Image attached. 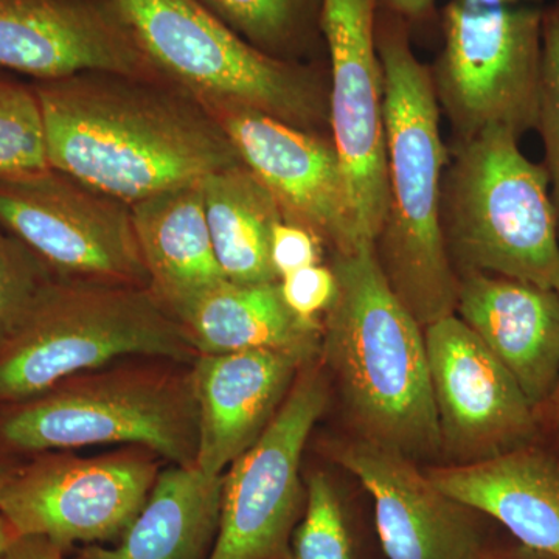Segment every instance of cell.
<instances>
[{"label": "cell", "mask_w": 559, "mask_h": 559, "mask_svg": "<svg viewBox=\"0 0 559 559\" xmlns=\"http://www.w3.org/2000/svg\"><path fill=\"white\" fill-rule=\"evenodd\" d=\"M32 84L49 167L128 205L242 164L215 116L175 84L103 70Z\"/></svg>", "instance_id": "6da1fadb"}, {"label": "cell", "mask_w": 559, "mask_h": 559, "mask_svg": "<svg viewBox=\"0 0 559 559\" xmlns=\"http://www.w3.org/2000/svg\"><path fill=\"white\" fill-rule=\"evenodd\" d=\"M388 154V210L374 255L390 288L423 326L455 314L459 275L441 229V182L450 160L429 66L412 47L407 22L377 11Z\"/></svg>", "instance_id": "7a4b0ae2"}, {"label": "cell", "mask_w": 559, "mask_h": 559, "mask_svg": "<svg viewBox=\"0 0 559 559\" xmlns=\"http://www.w3.org/2000/svg\"><path fill=\"white\" fill-rule=\"evenodd\" d=\"M337 294L322 319L320 360L331 373L353 439L415 462L441 454L425 326L382 274L373 245L333 253Z\"/></svg>", "instance_id": "3957f363"}, {"label": "cell", "mask_w": 559, "mask_h": 559, "mask_svg": "<svg viewBox=\"0 0 559 559\" xmlns=\"http://www.w3.org/2000/svg\"><path fill=\"white\" fill-rule=\"evenodd\" d=\"M97 444L142 447L173 465H197L191 364L134 356L0 404V451L31 457Z\"/></svg>", "instance_id": "277c9868"}, {"label": "cell", "mask_w": 559, "mask_h": 559, "mask_svg": "<svg viewBox=\"0 0 559 559\" xmlns=\"http://www.w3.org/2000/svg\"><path fill=\"white\" fill-rule=\"evenodd\" d=\"M134 356L193 364L200 352L150 288L55 275L0 344V404Z\"/></svg>", "instance_id": "5b68a950"}, {"label": "cell", "mask_w": 559, "mask_h": 559, "mask_svg": "<svg viewBox=\"0 0 559 559\" xmlns=\"http://www.w3.org/2000/svg\"><path fill=\"white\" fill-rule=\"evenodd\" d=\"M441 229L457 275H506L559 293V226L544 164L502 128L452 140Z\"/></svg>", "instance_id": "8992f818"}, {"label": "cell", "mask_w": 559, "mask_h": 559, "mask_svg": "<svg viewBox=\"0 0 559 559\" xmlns=\"http://www.w3.org/2000/svg\"><path fill=\"white\" fill-rule=\"evenodd\" d=\"M165 79L207 109L259 110L290 127L329 124V91L314 66L250 46L198 0H114Z\"/></svg>", "instance_id": "52a82bcc"}, {"label": "cell", "mask_w": 559, "mask_h": 559, "mask_svg": "<svg viewBox=\"0 0 559 559\" xmlns=\"http://www.w3.org/2000/svg\"><path fill=\"white\" fill-rule=\"evenodd\" d=\"M543 0H450L430 68L452 140L502 128L536 130L543 69Z\"/></svg>", "instance_id": "ba28073f"}, {"label": "cell", "mask_w": 559, "mask_h": 559, "mask_svg": "<svg viewBox=\"0 0 559 559\" xmlns=\"http://www.w3.org/2000/svg\"><path fill=\"white\" fill-rule=\"evenodd\" d=\"M329 399L322 360H310L260 439L224 473L219 527L207 559H288L307 502L301 457Z\"/></svg>", "instance_id": "9c48e42d"}, {"label": "cell", "mask_w": 559, "mask_h": 559, "mask_svg": "<svg viewBox=\"0 0 559 559\" xmlns=\"http://www.w3.org/2000/svg\"><path fill=\"white\" fill-rule=\"evenodd\" d=\"M157 459L142 447L95 457L31 455L3 492L0 516L17 536H43L62 550L120 539L159 476Z\"/></svg>", "instance_id": "30bf717a"}, {"label": "cell", "mask_w": 559, "mask_h": 559, "mask_svg": "<svg viewBox=\"0 0 559 559\" xmlns=\"http://www.w3.org/2000/svg\"><path fill=\"white\" fill-rule=\"evenodd\" d=\"M0 227L57 275L150 288L130 205L64 173L0 176Z\"/></svg>", "instance_id": "8fae6325"}, {"label": "cell", "mask_w": 559, "mask_h": 559, "mask_svg": "<svg viewBox=\"0 0 559 559\" xmlns=\"http://www.w3.org/2000/svg\"><path fill=\"white\" fill-rule=\"evenodd\" d=\"M380 0H320L319 27L330 62L331 140L347 180L356 229L373 245L388 210Z\"/></svg>", "instance_id": "7c38bea8"}, {"label": "cell", "mask_w": 559, "mask_h": 559, "mask_svg": "<svg viewBox=\"0 0 559 559\" xmlns=\"http://www.w3.org/2000/svg\"><path fill=\"white\" fill-rule=\"evenodd\" d=\"M425 340L448 463L480 462L543 440L538 412L462 319L452 314L430 323Z\"/></svg>", "instance_id": "4fadbf2b"}, {"label": "cell", "mask_w": 559, "mask_h": 559, "mask_svg": "<svg viewBox=\"0 0 559 559\" xmlns=\"http://www.w3.org/2000/svg\"><path fill=\"white\" fill-rule=\"evenodd\" d=\"M242 164L272 191L285 218L310 227L333 253L362 245L333 140L237 106L209 109Z\"/></svg>", "instance_id": "5bb4252c"}, {"label": "cell", "mask_w": 559, "mask_h": 559, "mask_svg": "<svg viewBox=\"0 0 559 559\" xmlns=\"http://www.w3.org/2000/svg\"><path fill=\"white\" fill-rule=\"evenodd\" d=\"M0 69L35 81L103 70L171 83L114 0H0Z\"/></svg>", "instance_id": "9a60e30c"}, {"label": "cell", "mask_w": 559, "mask_h": 559, "mask_svg": "<svg viewBox=\"0 0 559 559\" xmlns=\"http://www.w3.org/2000/svg\"><path fill=\"white\" fill-rule=\"evenodd\" d=\"M333 459L373 500L388 559H479L489 546L480 513L444 495L415 460L358 439L336 444Z\"/></svg>", "instance_id": "2e32d148"}, {"label": "cell", "mask_w": 559, "mask_h": 559, "mask_svg": "<svg viewBox=\"0 0 559 559\" xmlns=\"http://www.w3.org/2000/svg\"><path fill=\"white\" fill-rule=\"evenodd\" d=\"M308 362L277 349L198 356L191 364L198 407L197 468L207 476H223L260 439Z\"/></svg>", "instance_id": "e0dca14e"}, {"label": "cell", "mask_w": 559, "mask_h": 559, "mask_svg": "<svg viewBox=\"0 0 559 559\" xmlns=\"http://www.w3.org/2000/svg\"><path fill=\"white\" fill-rule=\"evenodd\" d=\"M455 316L510 371L536 412L559 384V293L506 275H459Z\"/></svg>", "instance_id": "ac0fdd59"}, {"label": "cell", "mask_w": 559, "mask_h": 559, "mask_svg": "<svg viewBox=\"0 0 559 559\" xmlns=\"http://www.w3.org/2000/svg\"><path fill=\"white\" fill-rule=\"evenodd\" d=\"M432 484L498 521L514 540L559 558V455L535 441L473 463L425 468Z\"/></svg>", "instance_id": "d6986e66"}, {"label": "cell", "mask_w": 559, "mask_h": 559, "mask_svg": "<svg viewBox=\"0 0 559 559\" xmlns=\"http://www.w3.org/2000/svg\"><path fill=\"white\" fill-rule=\"evenodd\" d=\"M130 207L150 289L175 318L226 282L210 235L202 180L153 194Z\"/></svg>", "instance_id": "ffe728a7"}, {"label": "cell", "mask_w": 559, "mask_h": 559, "mask_svg": "<svg viewBox=\"0 0 559 559\" xmlns=\"http://www.w3.org/2000/svg\"><path fill=\"white\" fill-rule=\"evenodd\" d=\"M200 355L277 349L320 358L322 320L310 322L289 310L280 282L226 280L176 314Z\"/></svg>", "instance_id": "44dd1931"}, {"label": "cell", "mask_w": 559, "mask_h": 559, "mask_svg": "<svg viewBox=\"0 0 559 559\" xmlns=\"http://www.w3.org/2000/svg\"><path fill=\"white\" fill-rule=\"evenodd\" d=\"M223 476L170 463L119 543L92 544L79 559H204L218 533Z\"/></svg>", "instance_id": "7402d4cb"}, {"label": "cell", "mask_w": 559, "mask_h": 559, "mask_svg": "<svg viewBox=\"0 0 559 559\" xmlns=\"http://www.w3.org/2000/svg\"><path fill=\"white\" fill-rule=\"evenodd\" d=\"M205 215L223 274L234 283L280 282L272 230L285 218L272 191L245 164L202 179Z\"/></svg>", "instance_id": "603a6c76"}, {"label": "cell", "mask_w": 559, "mask_h": 559, "mask_svg": "<svg viewBox=\"0 0 559 559\" xmlns=\"http://www.w3.org/2000/svg\"><path fill=\"white\" fill-rule=\"evenodd\" d=\"M198 2L250 46L280 60L300 61L323 44L319 27L320 0Z\"/></svg>", "instance_id": "cb8c5ba5"}, {"label": "cell", "mask_w": 559, "mask_h": 559, "mask_svg": "<svg viewBox=\"0 0 559 559\" xmlns=\"http://www.w3.org/2000/svg\"><path fill=\"white\" fill-rule=\"evenodd\" d=\"M46 168L50 167L35 87L0 73V176Z\"/></svg>", "instance_id": "d4e9b609"}, {"label": "cell", "mask_w": 559, "mask_h": 559, "mask_svg": "<svg viewBox=\"0 0 559 559\" xmlns=\"http://www.w3.org/2000/svg\"><path fill=\"white\" fill-rule=\"evenodd\" d=\"M305 488L307 502L290 536L288 559H356L347 511L331 477L316 471Z\"/></svg>", "instance_id": "484cf974"}, {"label": "cell", "mask_w": 559, "mask_h": 559, "mask_svg": "<svg viewBox=\"0 0 559 559\" xmlns=\"http://www.w3.org/2000/svg\"><path fill=\"white\" fill-rule=\"evenodd\" d=\"M55 275L31 248L0 227V344Z\"/></svg>", "instance_id": "4316f807"}, {"label": "cell", "mask_w": 559, "mask_h": 559, "mask_svg": "<svg viewBox=\"0 0 559 559\" xmlns=\"http://www.w3.org/2000/svg\"><path fill=\"white\" fill-rule=\"evenodd\" d=\"M536 131L543 140V164L549 175L559 226V0L544 7L543 69Z\"/></svg>", "instance_id": "83f0119b"}, {"label": "cell", "mask_w": 559, "mask_h": 559, "mask_svg": "<svg viewBox=\"0 0 559 559\" xmlns=\"http://www.w3.org/2000/svg\"><path fill=\"white\" fill-rule=\"evenodd\" d=\"M280 290L294 314L319 322L336 299L337 278L331 266L312 264L280 278Z\"/></svg>", "instance_id": "f1b7e54d"}, {"label": "cell", "mask_w": 559, "mask_h": 559, "mask_svg": "<svg viewBox=\"0 0 559 559\" xmlns=\"http://www.w3.org/2000/svg\"><path fill=\"white\" fill-rule=\"evenodd\" d=\"M323 241L304 224L283 218L272 230L271 261L278 280L304 267L319 264Z\"/></svg>", "instance_id": "f546056e"}, {"label": "cell", "mask_w": 559, "mask_h": 559, "mask_svg": "<svg viewBox=\"0 0 559 559\" xmlns=\"http://www.w3.org/2000/svg\"><path fill=\"white\" fill-rule=\"evenodd\" d=\"M64 551L43 536H16L0 559H64Z\"/></svg>", "instance_id": "4dcf8cb0"}, {"label": "cell", "mask_w": 559, "mask_h": 559, "mask_svg": "<svg viewBox=\"0 0 559 559\" xmlns=\"http://www.w3.org/2000/svg\"><path fill=\"white\" fill-rule=\"evenodd\" d=\"M393 13L399 14L412 27L426 25L436 17L437 0H381Z\"/></svg>", "instance_id": "1f68e13d"}, {"label": "cell", "mask_w": 559, "mask_h": 559, "mask_svg": "<svg viewBox=\"0 0 559 559\" xmlns=\"http://www.w3.org/2000/svg\"><path fill=\"white\" fill-rule=\"evenodd\" d=\"M538 418L544 441L559 455V384L549 403L538 412Z\"/></svg>", "instance_id": "d6a6232c"}, {"label": "cell", "mask_w": 559, "mask_h": 559, "mask_svg": "<svg viewBox=\"0 0 559 559\" xmlns=\"http://www.w3.org/2000/svg\"><path fill=\"white\" fill-rule=\"evenodd\" d=\"M479 559H559L555 555L546 554L532 549V547L524 546V544L514 543L511 544H498V546H489L485 549L484 554Z\"/></svg>", "instance_id": "836d02e7"}, {"label": "cell", "mask_w": 559, "mask_h": 559, "mask_svg": "<svg viewBox=\"0 0 559 559\" xmlns=\"http://www.w3.org/2000/svg\"><path fill=\"white\" fill-rule=\"evenodd\" d=\"M25 459L27 457H17L9 452L0 451V500Z\"/></svg>", "instance_id": "e575fe53"}, {"label": "cell", "mask_w": 559, "mask_h": 559, "mask_svg": "<svg viewBox=\"0 0 559 559\" xmlns=\"http://www.w3.org/2000/svg\"><path fill=\"white\" fill-rule=\"evenodd\" d=\"M16 532H14L13 528H11V525L9 522L3 520L2 516H0V557H2L3 551L9 549V546L11 543H13L14 539H16Z\"/></svg>", "instance_id": "d590c367"}]
</instances>
